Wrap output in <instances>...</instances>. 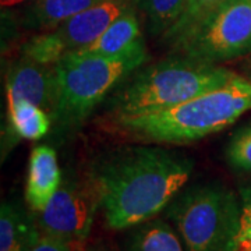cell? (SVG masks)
Returning a JSON list of instances; mask_svg holds the SVG:
<instances>
[{"instance_id":"cell-19","label":"cell","mask_w":251,"mask_h":251,"mask_svg":"<svg viewBox=\"0 0 251 251\" xmlns=\"http://www.w3.org/2000/svg\"><path fill=\"white\" fill-rule=\"evenodd\" d=\"M239 218L225 251H251V184L239 191Z\"/></svg>"},{"instance_id":"cell-15","label":"cell","mask_w":251,"mask_h":251,"mask_svg":"<svg viewBox=\"0 0 251 251\" xmlns=\"http://www.w3.org/2000/svg\"><path fill=\"white\" fill-rule=\"evenodd\" d=\"M131 229L125 251H184L179 236L162 219H150Z\"/></svg>"},{"instance_id":"cell-13","label":"cell","mask_w":251,"mask_h":251,"mask_svg":"<svg viewBox=\"0 0 251 251\" xmlns=\"http://www.w3.org/2000/svg\"><path fill=\"white\" fill-rule=\"evenodd\" d=\"M141 38L143 35H141L140 20L135 14L134 7H130L120 17L116 18L97 41H94L91 45L82 49H78L77 52L113 56V54L122 53Z\"/></svg>"},{"instance_id":"cell-9","label":"cell","mask_w":251,"mask_h":251,"mask_svg":"<svg viewBox=\"0 0 251 251\" xmlns=\"http://www.w3.org/2000/svg\"><path fill=\"white\" fill-rule=\"evenodd\" d=\"M133 4L134 0H99L94 6L66 20L52 32L67 54L97 41Z\"/></svg>"},{"instance_id":"cell-22","label":"cell","mask_w":251,"mask_h":251,"mask_svg":"<svg viewBox=\"0 0 251 251\" xmlns=\"http://www.w3.org/2000/svg\"><path fill=\"white\" fill-rule=\"evenodd\" d=\"M249 81H251V53L247 56L246 62L243 64V74Z\"/></svg>"},{"instance_id":"cell-21","label":"cell","mask_w":251,"mask_h":251,"mask_svg":"<svg viewBox=\"0 0 251 251\" xmlns=\"http://www.w3.org/2000/svg\"><path fill=\"white\" fill-rule=\"evenodd\" d=\"M28 251H85V249L74 247L72 244L63 242L60 239H56L50 234L39 232Z\"/></svg>"},{"instance_id":"cell-20","label":"cell","mask_w":251,"mask_h":251,"mask_svg":"<svg viewBox=\"0 0 251 251\" xmlns=\"http://www.w3.org/2000/svg\"><path fill=\"white\" fill-rule=\"evenodd\" d=\"M226 162L239 172L251 173V123L239 128L226 145Z\"/></svg>"},{"instance_id":"cell-14","label":"cell","mask_w":251,"mask_h":251,"mask_svg":"<svg viewBox=\"0 0 251 251\" xmlns=\"http://www.w3.org/2000/svg\"><path fill=\"white\" fill-rule=\"evenodd\" d=\"M7 126L18 140H41L52 130V117L42 108L28 100L7 105Z\"/></svg>"},{"instance_id":"cell-17","label":"cell","mask_w":251,"mask_h":251,"mask_svg":"<svg viewBox=\"0 0 251 251\" xmlns=\"http://www.w3.org/2000/svg\"><path fill=\"white\" fill-rule=\"evenodd\" d=\"M222 1L225 0H187V4L179 20L162 36L163 44H166L172 50H175L186 39V36L194 29L198 23Z\"/></svg>"},{"instance_id":"cell-7","label":"cell","mask_w":251,"mask_h":251,"mask_svg":"<svg viewBox=\"0 0 251 251\" xmlns=\"http://www.w3.org/2000/svg\"><path fill=\"white\" fill-rule=\"evenodd\" d=\"M100 208V196L95 180H64L44 211L38 212L41 232L85 249L94 219Z\"/></svg>"},{"instance_id":"cell-6","label":"cell","mask_w":251,"mask_h":251,"mask_svg":"<svg viewBox=\"0 0 251 251\" xmlns=\"http://www.w3.org/2000/svg\"><path fill=\"white\" fill-rule=\"evenodd\" d=\"M173 53L222 64L251 53V0H225L211 10Z\"/></svg>"},{"instance_id":"cell-3","label":"cell","mask_w":251,"mask_h":251,"mask_svg":"<svg viewBox=\"0 0 251 251\" xmlns=\"http://www.w3.org/2000/svg\"><path fill=\"white\" fill-rule=\"evenodd\" d=\"M148 60L144 38L113 56L69 52L54 64L57 102L52 113L53 133L69 137L87 122L94 109L127 75Z\"/></svg>"},{"instance_id":"cell-2","label":"cell","mask_w":251,"mask_h":251,"mask_svg":"<svg viewBox=\"0 0 251 251\" xmlns=\"http://www.w3.org/2000/svg\"><path fill=\"white\" fill-rule=\"evenodd\" d=\"M251 110V81L239 74L215 90L168 109L112 117V126L134 141L188 144L222 131Z\"/></svg>"},{"instance_id":"cell-24","label":"cell","mask_w":251,"mask_h":251,"mask_svg":"<svg viewBox=\"0 0 251 251\" xmlns=\"http://www.w3.org/2000/svg\"><path fill=\"white\" fill-rule=\"evenodd\" d=\"M21 1H24V0H1V6L3 7H10V6H16Z\"/></svg>"},{"instance_id":"cell-4","label":"cell","mask_w":251,"mask_h":251,"mask_svg":"<svg viewBox=\"0 0 251 251\" xmlns=\"http://www.w3.org/2000/svg\"><path fill=\"white\" fill-rule=\"evenodd\" d=\"M237 75L221 64L177 53L135 73L109 100L110 117L168 109L226 85Z\"/></svg>"},{"instance_id":"cell-12","label":"cell","mask_w":251,"mask_h":251,"mask_svg":"<svg viewBox=\"0 0 251 251\" xmlns=\"http://www.w3.org/2000/svg\"><path fill=\"white\" fill-rule=\"evenodd\" d=\"M99 0H34L24 13L28 29L49 32L66 20L94 6Z\"/></svg>"},{"instance_id":"cell-5","label":"cell","mask_w":251,"mask_h":251,"mask_svg":"<svg viewBox=\"0 0 251 251\" xmlns=\"http://www.w3.org/2000/svg\"><path fill=\"white\" fill-rule=\"evenodd\" d=\"M239 196L219 183L179 193L168 205L186 251H225L239 218Z\"/></svg>"},{"instance_id":"cell-23","label":"cell","mask_w":251,"mask_h":251,"mask_svg":"<svg viewBox=\"0 0 251 251\" xmlns=\"http://www.w3.org/2000/svg\"><path fill=\"white\" fill-rule=\"evenodd\" d=\"M85 251H115L113 249H110L106 244H97V246H92L90 249H87Z\"/></svg>"},{"instance_id":"cell-16","label":"cell","mask_w":251,"mask_h":251,"mask_svg":"<svg viewBox=\"0 0 251 251\" xmlns=\"http://www.w3.org/2000/svg\"><path fill=\"white\" fill-rule=\"evenodd\" d=\"M147 20V29L153 38L163 36L179 20L187 0H137Z\"/></svg>"},{"instance_id":"cell-1","label":"cell","mask_w":251,"mask_h":251,"mask_svg":"<svg viewBox=\"0 0 251 251\" xmlns=\"http://www.w3.org/2000/svg\"><path fill=\"white\" fill-rule=\"evenodd\" d=\"M193 168L190 158L159 147H126L109 153L91 173L106 226L125 230L153 219L181 191Z\"/></svg>"},{"instance_id":"cell-11","label":"cell","mask_w":251,"mask_h":251,"mask_svg":"<svg viewBox=\"0 0 251 251\" xmlns=\"http://www.w3.org/2000/svg\"><path fill=\"white\" fill-rule=\"evenodd\" d=\"M41 229L17 204L3 201L0 208V251H28Z\"/></svg>"},{"instance_id":"cell-8","label":"cell","mask_w":251,"mask_h":251,"mask_svg":"<svg viewBox=\"0 0 251 251\" xmlns=\"http://www.w3.org/2000/svg\"><path fill=\"white\" fill-rule=\"evenodd\" d=\"M7 105L28 100L48 112L50 117L57 102V77L54 66H44L23 57L6 75Z\"/></svg>"},{"instance_id":"cell-18","label":"cell","mask_w":251,"mask_h":251,"mask_svg":"<svg viewBox=\"0 0 251 251\" xmlns=\"http://www.w3.org/2000/svg\"><path fill=\"white\" fill-rule=\"evenodd\" d=\"M21 54L23 57H27L39 64L54 66L56 63L60 62V59L66 54V52L53 32L49 31V32H41L39 35L31 38L21 48Z\"/></svg>"},{"instance_id":"cell-10","label":"cell","mask_w":251,"mask_h":251,"mask_svg":"<svg viewBox=\"0 0 251 251\" xmlns=\"http://www.w3.org/2000/svg\"><path fill=\"white\" fill-rule=\"evenodd\" d=\"M62 184V173L53 148L38 145L28 162L25 201L34 212H41Z\"/></svg>"}]
</instances>
